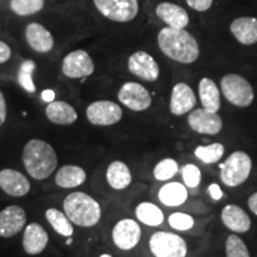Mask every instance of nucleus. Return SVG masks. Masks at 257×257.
I'll return each mask as SVG.
<instances>
[{
    "instance_id": "obj_27",
    "label": "nucleus",
    "mask_w": 257,
    "mask_h": 257,
    "mask_svg": "<svg viewBox=\"0 0 257 257\" xmlns=\"http://www.w3.org/2000/svg\"><path fill=\"white\" fill-rule=\"evenodd\" d=\"M135 213H136L137 219L148 226H159L165 220L162 210L153 202H141L136 207Z\"/></svg>"
},
{
    "instance_id": "obj_35",
    "label": "nucleus",
    "mask_w": 257,
    "mask_h": 257,
    "mask_svg": "<svg viewBox=\"0 0 257 257\" xmlns=\"http://www.w3.org/2000/svg\"><path fill=\"white\" fill-rule=\"evenodd\" d=\"M169 225L174 230L178 231H187L191 230L194 225V219L192 216L186 213H181V212H176L169 216Z\"/></svg>"
},
{
    "instance_id": "obj_10",
    "label": "nucleus",
    "mask_w": 257,
    "mask_h": 257,
    "mask_svg": "<svg viewBox=\"0 0 257 257\" xmlns=\"http://www.w3.org/2000/svg\"><path fill=\"white\" fill-rule=\"evenodd\" d=\"M86 117L89 123L95 126H110L121 120L123 110L114 101L98 100L88 105Z\"/></svg>"
},
{
    "instance_id": "obj_41",
    "label": "nucleus",
    "mask_w": 257,
    "mask_h": 257,
    "mask_svg": "<svg viewBox=\"0 0 257 257\" xmlns=\"http://www.w3.org/2000/svg\"><path fill=\"white\" fill-rule=\"evenodd\" d=\"M99 257H112V256L110 255V253H101V255Z\"/></svg>"
},
{
    "instance_id": "obj_17",
    "label": "nucleus",
    "mask_w": 257,
    "mask_h": 257,
    "mask_svg": "<svg viewBox=\"0 0 257 257\" xmlns=\"http://www.w3.org/2000/svg\"><path fill=\"white\" fill-rule=\"evenodd\" d=\"M27 224V213L21 206L10 205L0 211V237L11 238L21 232Z\"/></svg>"
},
{
    "instance_id": "obj_9",
    "label": "nucleus",
    "mask_w": 257,
    "mask_h": 257,
    "mask_svg": "<svg viewBox=\"0 0 257 257\" xmlns=\"http://www.w3.org/2000/svg\"><path fill=\"white\" fill-rule=\"evenodd\" d=\"M61 69L68 79H85L94 73L95 64L87 51L76 49L63 57Z\"/></svg>"
},
{
    "instance_id": "obj_29",
    "label": "nucleus",
    "mask_w": 257,
    "mask_h": 257,
    "mask_svg": "<svg viewBox=\"0 0 257 257\" xmlns=\"http://www.w3.org/2000/svg\"><path fill=\"white\" fill-rule=\"evenodd\" d=\"M47 5V0H10L9 8L18 17H30L40 14Z\"/></svg>"
},
{
    "instance_id": "obj_13",
    "label": "nucleus",
    "mask_w": 257,
    "mask_h": 257,
    "mask_svg": "<svg viewBox=\"0 0 257 257\" xmlns=\"http://www.w3.org/2000/svg\"><path fill=\"white\" fill-rule=\"evenodd\" d=\"M142 230L136 220L125 218L118 221L112 230V240L118 249L128 251L140 243Z\"/></svg>"
},
{
    "instance_id": "obj_2",
    "label": "nucleus",
    "mask_w": 257,
    "mask_h": 257,
    "mask_svg": "<svg viewBox=\"0 0 257 257\" xmlns=\"http://www.w3.org/2000/svg\"><path fill=\"white\" fill-rule=\"evenodd\" d=\"M22 160L28 174L38 181L49 178L55 172L59 162L53 146L38 138H34L25 144Z\"/></svg>"
},
{
    "instance_id": "obj_5",
    "label": "nucleus",
    "mask_w": 257,
    "mask_h": 257,
    "mask_svg": "<svg viewBox=\"0 0 257 257\" xmlns=\"http://www.w3.org/2000/svg\"><path fill=\"white\" fill-rule=\"evenodd\" d=\"M220 92L224 98L236 107H248L255 99L251 83L239 74H225L220 80Z\"/></svg>"
},
{
    "instance_id": "obj_22",
    "label": "nucleus",
    "mask_w": 257,
    "mask_h": 257,
    "mask_svg": "<svg viewBox=\"0 0 257 257\" xmlns=\"http://www.w3.org/2000/svg\"><path fill=\"white\" fill-rule=\"evenodd\" d=\"M47 118L53 124L70 125L78 120V112L75 107L67 101L53 100L46 107Z\"/></svg>"
},
{
    "instance_id": "obj_39",
    "label": "nucleus",
    "mask_w": 257,
    "mask_h": 257,
    "mask_svg": "<svg viewBox=\"0 0 257 257\" xmlns=\"http://www.w3.org/2000/svg\"><path fill=\"white\" fill-rule=\"evenodd\" d=\"M208 193H210L211 198L216 201L220 200V199L223 198V191H221L220 186L218 184H214V182L208 187Z\"/></svg>"
},
{
    "instance_id": "obj_7",
    "label": "nucleus",
    "mask_w": 257,
    "mask_h": 257,
    "mask_svg": "<svg viewBox=\"0 0 257 257\" xmlns=\"http://www.w3.org/2000/svg\"><path fill=\"white\" fill-rule=\"evenodd\" d=\"M150 251L155 257H186L187 243L179 234L157 231L149 239Z\"/></svg>"
},
{
    "instance_id": "obj_36",
    "label": "nucleus",
    "mask_w": 257,
    "mask_h": 257,
    "mask_svg": "<svg viewBox=\"0 0 257 257\" xmlns=\"http://www.w3.org/2000/svg\"><path fill=\"white\" fill-rule=\"evenodd\" d=\"M188 9L198 14H205L213 8L214 0H184Z\"/></svg>"
},
{
    "instance_id": "obj_23",
    "label": "nucleus",
    "mask_w": 257,
    "mask_h": 257,
    "mask_svg": "<svg viewBox=\"0 0 257 257\" xmlns=\"http://www.w3.org/2000/svg\"><path fill=\"white\" fill-rule=\"evenodd\" d=\"M198 93L202 108L218 113L221 106V92L217 83L210 78H202L198 83Z\"/></svg>"
},
{
    "instance_id": "obj_26",
    "label": "nucleus",
    "mask_w": 257,
    "mask_h": 257,
    "mask_svg": "<svg viewBox=\"0 0 257 257\" xmlns=\"http://www.w3.org/2000/svg\"><path fill=\"white\" fill-rule=\"evenodd\" d=\"M188 193L185 185L180 182H169L162 186L159 192V199L163 205L169 207H176L185 204Z\"/></svg>"
},
{
    "instance_id": "obj_14",
    "label": "nucleus",
    "mask_w": 257,
    "mask_h": 257,
    "mask_svg": "<svg viewBox=\"0 0 257 257\" xmlns=\"http://www.w3.org/2000/svg\"><path fill=\"white\" fill-rule=\"evenodd\" d=\"M188 125L195 133L201 135L219 134L223 128V120L216 112H210L205 108H195L189 112L187 118Z\"/></svg>"
},
{
    "instance_id": "obj_38",
    "label": "nucleus",
    "mask_w": 257,
    "mask_h": 257,
    "mask_svg": "<svg viewBox=\"0 0 257 257\" xmlns=\"http://www.w3.org/2000/svg\"><path fill=\"white\" fill-rule=\"evenodd\" d=\"M6 117H8V105H6L4 93L0 89V126L5 123Z\"/></svg>"
},
{
    "instance_id": "obj_20",
    "label": "nucleus",
    "mask_w": 257,
    "mask_h": 257,
    "mask_svg": "<svg viewBox=\"0 0 257 257\" xmlns=\"http://www.w3.org/2000/svg\"><path fill=\"white\" fill-rule=\"evenodd\" d=\"M48 242H49V234L41 224H28L23 234V249L28 255H40L47 248Z\"/></svg>"
},
{
    "instance_id": "obj_6",
    "label": "nucleus",
    "mask_w": 257,
    "mask_h": 257,
    "mask_svg": "<svg viewBox=\"0 0 257 257\" xmlns=\"http://www.w3.org/2000/svg\"><path fill=\"white\" fill-rule=\"evenodd\" d=\"M252 162L244 152H234L220 165V180L229 187L244 184L251 173Z\"/></svg>"
},
{
    "instance_id": "obj_30",
    "label": "nucleus",
    "mask_w": 257,
    "mask_h": 257,
    "mask_svg": "<svg viewBox=\"0 0 257 257\" xmlns=\"http://www.w3.org/2000/svg\"><path fill=\"white\" fill-rule=\"evenodd\" d=\"M225 153V148L221 143H212L208 146H199L194 150V155L205 165L219 162Z\"/></svg>"
},
{
    "instance_id": "obj_4",
    "label": "nucleus",
    "mask_w": 257,
    "mask_h": 257,
    "mask_svg": "<svg viewBox=\"0 0 257 257\" xmlns=\"http://www.w3.org/2000/svg\"><path fill=\"white\" fill-rule=\"evenodd\" d=\"M95 11L106 21L127 24L138 17L140 0H91Z\"/></svg>"
},
{
    "instance_id": "obj_1",
    "label": "nucleus",
    "mask_w": 257,
    "mask_h": 257,
    "mask_svg": "<svg viewBox=\"0 0 257 257\" xmlns=\"http://www.w3.org/2000/svg\"><path fill=\"white\" fill-rule=\"evenodd\" d=\"M157 46L163 55L181 64L194 63L200 56L199 42L187 29L161 28L157 34Z\"/></svg>"
},
{
    "instance_id": "obj_31",
    "label": "nucleus",
    "mask_w": 257,
    "mask_h": 257,
    "mask_svg": "<svg viewBox=\"0 0 257 257\" xmlns=\"http://www.w3.org/2000/svg\"><path fill=\"white\" fill-rule=\"evenodd\" d=\"M179 172V163L174 159H165L160 161L154 168V176L159 181H167L174 178Z\"/></svg>"
},
{
    "instance_id": "obj_15",
    "label": "nucleus",
    "mask_w": 257,
    "mask_h": 257,
    "mask_svg": "<svg viewBox=\"0 0 257 257\" xmlns=\"http://www.w3.org/2000/svg\"><path fill=\"white\" fill-rule=\"evenodd\" d=\"M28 46L38 54H47L55 47V38L49 29L38 22H31L24 29Z\"/></svg>"
},
{
    "instance_id": "obj_21",
    "label": "nucleus",
    "mask_w": 257,
    "mask_h": 257,
    "mask_svg": "<svg viewBox=\"0 0 257 257\" xmlns=\"http://www.w3.org/2000/svg\"><path fill=\"white\" fill-rule=\"evenodd\" d=\"M220 218L225 226L236 233L248 232L251 227V220H250L249 214L238 205H226L221 210Z\"/></svg>"
},
{
    "instance_id": "obj_8",
    "label": "nucleus",
    "mask_w": 257,
    "mask_h": 257,
    "mask_svg": "<svg viewBox=\"0 0 257 257\" xmlns=\"http://www.w3.org/2000/svg\"><path fill=\"white\" fill-rule=\"evenodd\" d=\"M118 100L128 110L135 112L146 111L153 104V96L142 83L127 81L118 91Z\"/></svg>"
},
{
    "instance_id": "obj_16",
    "label": "nucleus",
    "mask_w": 257,
    "mask_h": 257,
    "mask_svg": "<svg viewBox=\"0 0 257 257\" xmlns=\"http://www.w3.org/2000/svg\"><path fill=\"white\" fill-rule=\"evenodd\" d=\"M197 95L191 86L186 82L175 83L170 93L169 111L174 115H184L194 110Z\"/></svg>"
},
{
    "instance_id": "obj_24",
    "label": "nucleus",
    "mask_w": 257,
    "mask_h": 257,
    "mask_svg": "<svg viewBox=\"0 0 257 257\" xmlns=\"http://www.w3.org/2000/svg\"><path fill=\"white\" fill-rule=\"evenodd\" d=\"M87 174L85 169L75 165H67L57 170L55 175L56 185L61 188H75L85 184Z\"/></svg>"
},
{
    "instance_id": "obj_28",
    "label": "nucleus",
    "mask_w": 257,
    "mask_h": 257,
    "mask_svg": "<svg viewBox=\"0 0 257 257\" xmlns=\"http://www.w3.org/2000/svg\"><path fill=\"white\" fill-rule=\"evenodd\" d=\"M46 218L49 221L54 231L63 237H72L74 233L73 223L67 217L64 212L57 210V208H48L46 211Z\"/></svg>"
},
{
    "instance_id": "obj_33",
    "label": "nucleus",
    "mask_w": 257,
    "mask_h": 257,
    "mask_svg": "<svg viewBox=\"0 0 257 257\" xmlns=\"http://www.w3.org/2000/svg\"><path fill=\"white\" fill-rule=\"evenodd\" d=\"M35 68H36V63L32 60H27L22 63L18 72L19 85L29 93H35L36 91L35 83L32 81V73H34Z\"/></svg>"
},
{
    "instance_id": "obj_18",
    "label": "nucleus",
    "mask_w": 257,
    "mask_h": 257,
    "mask_svg": "<svg viewBox=\"0 0 257 257\" xmlns=\"http://www.w3.org/2000/svg\"><path fill=\"white\" fill-rule=\"evenodd\" d=\"M230 34L242 46H253L257 43V17L239 16L230 23Z\"/></svg>"
},
{
    "instance_id": "obj_11",
    "label": "nucleus",
    "mask_w": 257,
    "mask_h": 257,
    "mask_svg": "<svg viewBox=\"0 0 257 257\" xmlns=\"http://www.w3.org/2000/svg\"><path fill=\"white\" fill-rule=\"evenodd\" d=\"M127 69L134 76L147 82L157 81L161 74L155 57L144 50H137L128 56Z\"/></svg>"
},
{
    "instance_id": "obj_12",
    "label": "nucleus",
    "mask_w": 257,
    "mask_h": 257,
    "mask_svg": "<svg viewBox=\"0 0 257 257\" xmlns=\"http://www.w3.org/2000/svg\"><path fill=\"white\" fill-rule=\"evenodd\" d=\"M155 17L165 27L187 29L191 24V16L182 5L174 2H161L155 6Z\"/></svg>"
},
{
    "instance_id": "obj_3",
    "label": "nucleus",
    "mask_w": 257,
    "mask_h": 257,
    "mask_svg": "<svg viewBox=\"0 0 257 257\" xmlns=\"http://www.w3.org/2000/svg\"><path fill=\"white\" fill-rule=\"evenodd\" d=\"M63 212L73 224L80 227H92L101 218V207L91 195L83 192L70 193L63 200Z\"/></svg>"
},
{
    "instance_id": "obj_37",
    "label": "nucleus",
    "mask_w": 257,
    "mask_h": 257,
    "mask_svg": "<svg viewBox=\"0 0 257 257\" xmlns=\"http://www.w3.org/2000/svg\"><path fill=\"white\" fill-rule=\"evenodd\" d=\"M12 57V48L9 46V43L0 40V64L9 62Z\"/></svg>"
},
{
    "instance_id": "obj_25",
    "label": "nucleus",
    "mask_w": 257,
    "mask_h": 257,
    "mask_svg": "<svg viewBox=\"0 0 257 257\" xmlns=\"http://www.w3.org/2000/svg\"><path fill=\"white\" fill-rule=\"evenodd\" d=\"M106 180L111 188L115 191H123L130 186L133 181V175L126 163L121 161H113L106 170Z\"/></svg>"
},
{
    "instance_id": "obj_19",
    "label": "nucleus",
    "mask_w": 257,
    "mask_h": 257,
    "mask_svg": "<svg viewBox=\"0 0 257 257\" xmlns=\"http://www.w3.org/2000/svg\"><path fill=\"white\" fill-rule=\"evenodd\" d=\"M0 188L11 197H24L30 192L31 185L27 176L16 169L0 170Z\"/></svg>"
},
{
    "instance_id": "obj_34",
    "label": "nucleus",
    "mask_w": 257,
    "mask_h": 257,
    "mask_svg": "<svg viewBox=\"0 0 257 257\" xmlns=\"http://www.w3.org/2000/svg\"><path fill=\"white\" fill-rule=\"evenodd\" d=\"M181 173L186 187L195 188L201 182V170L195 165H192V163L185 165L182 167Z\"/></svg>"
},
{
    "instance_id": "obj_40",
    "label": "nucleus",
    "mask_w": 257,
    "mask_h": 257,
    "mask_svg": "<svg viewBox=\"0 0 257 257\" xmlns=\"http://www.w3.org/2000/svg\"><path fill=\"white\" fill-rule=\"evenodd\" d=\"M248 206L250 211L257 216V192L250 195V198L248 199Z\"/></svg>"
},
{
    "instance_id": "obj_32",
    "label": "nucleus",
    "mask_w": 257,
    "mask_h": 257,
    "mask_svg": "<svg viewBox=\"0 0 257 257\" xmlns=\"http://www.w3.org/2000/svg\"><path fill=\"white\" fill-rule=\"evenodd\" d=\"M226 257H250L248 246L237 234H230L225 242Z\"/></svg>"
}]
</instances>
